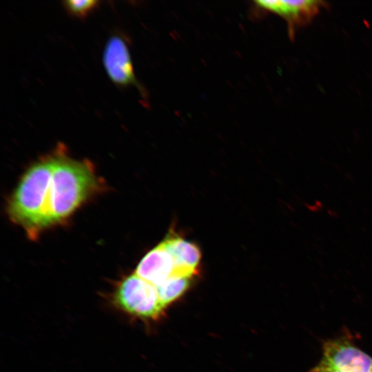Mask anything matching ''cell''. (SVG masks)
I'll return each instance as SVG.
<instances>
[{"mask_svg": "<svg viewBox=\"0 0 372 372\" xmlns=\"http://www.w3.org/2000/svg\"><path fill=\"white\" fill-rule=\"evenodd\" d=\"M52 154L53 166L44 229L65 220L100 187L88 161L70 157L61 145Z\"/></svg>", "mask_w": 372, "mask_h": 372, "instance_id": "cell-1", "label": "cell"}, {"mask_svg": "<svg viewBox=\"0 0 372 372\" xmlns=\"http://www.w3.org/2000/svg\"><path fill=\"white\" fill-rule=\"evenodd\" d=\"M322 360L343 372H371L372 358L347 342H325Z\"/></svg>", "mask_w": 372, "mask_h": 372, "instance_id": "cell-6", "label": "cell"}, {"mask_svg": "<svg viewBox=\"0 0 372 372\" xmlns=\"http://www.w3.org/2000/svg\"><path fill=\"white\" fill-rule=\"evenodd\" d=\"M171 255L174 269L172 276L192 277L201 258L198 246L171 231L162 241Z\"/></svg>", "mask_w": 372, "mask_h": 372, "instance_id": "cell-7", "label": "cell"}, {"mask_svg": "<svg viewBox=\"0 0 372 372\" xmlns=\"http://www.w3.org/2000/svg\"><path fill=\"white\" fill-rule=\"evenodd\" d=\"M256 3L262 10L276 13L284 18L287 22L291 38L294 37L298 28L308 24L326 7L325 2L316 0L257 1Z\"/></svg>", "mask_w": 372, "mask_h": 372, "instance_id": "cell-5", "label": "cell"}, {"mask_svg": "<svg viewBox=\"0 0 372 372\" xmlns=\"http://www.w3.org/2000/svg\"><path fill=\"white\" fill-rule=\"evenodd\" d=\"M174 269L173 259L161 242L145 255L134 273L156 287L169 278Z\"/></svg>", "mask_w": 372, "mask_h": 372, "instance_id": "cell-8", "label": "cell"}, {"mask_svg": "<svg viewBox=\"0 0 372 372\" xmlns=\"http://www.w3.org/2000/svg\"><path fill=\"white\" fill-rule=\"evenodd\" d=\"M114 300L122 310L143 318H157L164 309L155 286L135 273L120 282Z\"/></svg>", "mask_w": 372, "mask_h": 372, "instance_id": "cell-3", "label": "cell"}, {"mask_svg": "<svg viewBox=\"0 0 372 372\" xmlns=\"http://www.w3.org/2000/svg\"><path fill=\"white\" fill-rule=\"evenodd\" d=\"M371 372H372V369H371Z\"/></svg>", "mask_w": 372, "mask_h": 372, "instance_id": "cell-12", "label": "cell"}, {"mask_svg": "<svg viewBox=\"0 0 372 372\" xmlns=\"http://www.w3.org/2000/svg\"><path fill=\"white\" fill-rule=\"evenodd\" d=\"M192 277L171 276L166 280L156 286L159 300L165 308L182 296L189 287Z\"/></svg>", "mask_w": 372, "mask_h": 372, "instance_id": "cell-9", "label": "cell"}, {"mask_svg": "<svg viewBox=\"0 0 372 372\" xmlns=\"http://www.w3.org/2000/svg\"><path fill=\"white\" fill-rule=\"evenodd\" d=\"M310 372H343L338 369L331 366V364L327 363L326 362L321 360V362L318 364L314 369H313Z\"/></svg>", "mask_w": 372, "mask_h": 372, "instance_id": "cell-11", "label": "cell"}, {"mask_svg": "<svg viewBox=\"0 0 372 372\" xmlns=\"http://www.w3.org/2000/svg\"><path fill=\"white\" fill-rule=\"evenodd\" d=\"M99 2L96 0H68L63 1L66 10L77 17H86L97 7Z\"/></svg>", "mask_w": 372, "mask_h": 372, "instance_id": "cell-10", "label": "cell"}, {"mask_svg": "<svg viewBox=\"0 0 372 372\" xmlns=\"http://www.w3.org/2000/svg\"><path fill=\"white\" fill-rule=\"evenodd\" d=\"M103 63L110 80L117 85H137L132 61L126 41L114 34L107 41L103 54Z\"/></svg>", "mask_w": 372, "mask_h": 372, "instance_id": "cell-4", "label": "cell"}, {"mask_svg": "<svg viewBox=\"0 0 372 372\" xmlns=\"http://www.w3.org/2000/svg\"><path fill=\"white\" fill-rule=\"evenodd\" d=\"M52 154L33 164L24 174L8 205L10 219L30 237L44 229L45 205L51 181Z\"/></svg>", "mask_w": 372, "mask_h": 372, "instance_id": "cell-2", "label": "cell"}]
</instances>
